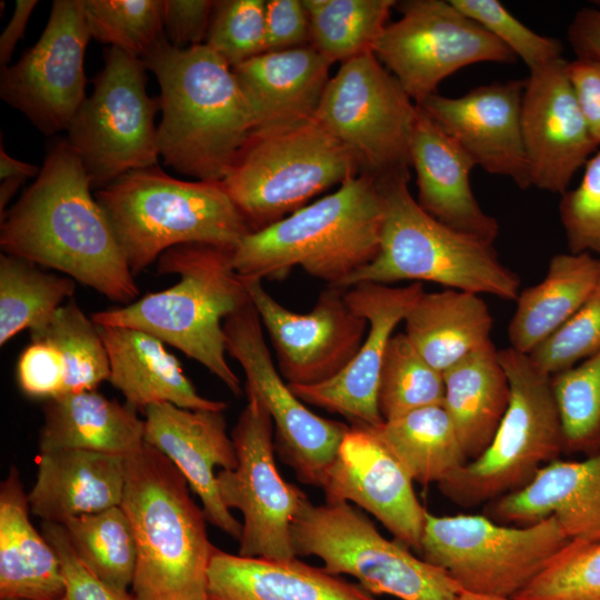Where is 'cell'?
<instances>
[{
    "mask_svg": "<svg viewBox=\"0 0 600 600\" xmlns=\"http://www.w3.org/2000/svg\"><path fill=\"white\" fill-rule=\"evenodd\" d=\"M600 281V258L589 253H558L546 277L520 290L508 327L510 347L531 353L591 297Z\"/></svg>",
    "mask_w": 600,
    "mask_h": 600,
    "instance_id": "obj_33",
    "label": "cell"
},
{
    "mask_svg": "<svg viewBox=\"0 0 600 600\" xmlns=\"http://www.w3.org/2000/svg\"><path fill=\"white\" fill-rule=\"evenodd\" d=\"M91 189L74 149L68 140H57L34 182L1 217L0 247L129 304L139 288Z\"/></svg>",
    "mask_w": 600,
    "mask_h": 600,
    "instance_id": "obj_1",
    "label": "cell"
},
{
    "mask_svg": "<svg viewBox=\"0 0 600 600\" xmlns=\"http://www.w3.org/2000/svg\"><path fill=\"white\" fill-rule=\"evenodd\" d=\"M91 38L140 59L166 37L163 0H83Z\"/></svg>",
    "mask_w": 600,
    "mask_h": 600,
    "instance_id": "obj_42",
    "label": "cell"
},
{
    "mask_svg": "<svg viewBox=\"0 0 600 600\" xmlns=\"http://www.w3.org/2000/svg\"><path fill=\"white\" fill-rule=\"evenodd\" d=\"M560 58L530 70L521 103V133L531 187L563 194L599 144L580 111Z\"/></svg>",
    "mask_w": 600,
    "mask_h": 600,
    "instance_id": "obj_20",
    "label": "cell"
},
{
    "mask_svg": "<svg viewBox=\"0 0 600 600\" xmlns=\"http://www.w3.org/2000/svg\"><path fill=\"white\" fill-rule=\"evenodd\" d=\"M204 44L231 68L266 52V1H216Z\"/></svg>",
    "mask_w": 600,
    "mask_h": 600,
    "instance_id": "obj_44",
    "label": "cell"
},
{
    "mask_svg": "<svg viewBox=\"0 0 600 600\" xmlns=\"http://www.w3.org/2000/svg\"><path fill=\"white\" fill-rule=\"evenodd\" d=\"M74 290L72 278L43 272L33 262L2 252L0 346L22 330L44 326Z\"/></svg>",
    "mask_w": 600,
    "mask_h": 600,
    "instance_id": "obj_36",
    "label": "cell"
},
{
    "mask_svg": "<svg viewBox=\"0 0 600 600\" xmlns=\"http://www.w3.org/2000/svg\"><path fill=\"white\" fill-rule=\"evenodd\" d=\"M410 159L417 174L419 206L443 224L493 243L500 227L494 217L483 211L472 192L470 173L476 163L419 107Z\"/></svg>",
    "mask_w": 600,
    "mask_h": 600,
    "instance_id": "obj_24",
    "label": "cell"
},
{
    "mask_svg": "<svg viewBox=\"0 0 600 600\" xmlns=\"http://www.w3.org/2000/svg\"><path fill=\"white\" fill-rule=\"evenodd\" d=\"M360 173L353 154L311 119L254 130L221 183L256 232Z\"/></svg>",
    "mask_w": 600,
    "mask_h": 600,
    "instance_id": "obj_8",
    "label": "cell"
},
{
    "mask_svg": "<svg viewBox=\"0 0 600 600\" xmlns=\"http://www.w3.org/2000/svg\"><path fill=\"white\" fill-rule=\"evenodd\" d=\"M423 283L404 287L362 282L346 289L350 308L368 321L359 351L332 379L312 386H290L304 403L344 417L350 426L374 428L383 422L377 403L379 378L388 343L404 320Z\"/></svg>",
    "mask_w": 600,
    "mask_h": 600,
    "instance_id": "obj_19",
    "label": "cell"
},
{
    "mask_svg": "<svg viewBox=\"0 0 600 600\" xmlns=\"http://www.w3.org/2000/svg\"><path fill=\"white\" fill-rule=\"evenodd\" d=\"M43 413L40 452L80 449L128 457L144 443V420L137 410L96 390L48 399Z\"/></svg>",
    "mask_w": 600,
    "mask_h": 600,
    "instance_id": "obj_31",
    "label": "cell"
},
{
    "mask_svg": "<svg viewBox=\"0 0 600 600\" xmlns=\"http://www.w3.org/2000/svg\"><path fill=\"white\" fill-rule=\"evenodd\" d=\"M564 452H600V352L551 377Z\"/></svg>",
    "mask_w": 600,
    "mask_h": 600,
    "instance_id": "obj_41",
    "label": "cell"
},
{
    "mask_svg": "<svg viewBox=\"0 0 600 600\" xmlns=\"http://www.w3.org/2000/svg\"><path fill=\"white\" fill-rule=\"evenodd\" d=\"M567 73L580 111L600 146V62L576 58L568 61Z\"/></svg>",
    "mask_w": 600,
    "mask_h": 600,
    "instance_id": "obj_52",
    "label": "cell"
},
{
    "mask_svg": "<svg viewBox=\"0 0 600 600\" xmlns=\"http://www.w3.org/2000/svg\"><path fill=\"white\" fill-rule=\"evenodd\" d=\"M516 600H600V540H569Z\"/></svg>",
    "mask_w": 600,
    "mask_h": 600,
    "instance_id": "obj_43",
    "label": "cell"
},
{
    "mask_svg": "<svg viewBox=\"0 0 600 600\" xmlns=\"http://www.w3.org/2000/svg\"><path fill=\"white\" fill-rule=\"evenodd\" d=\"M30 339L61 353L67 370L63 393L96 390L109 380V356L99 327L74 300L63 303L44 326L31 330Z\"/></svg>",
    "mask_w": 600,
    "mask_h": 600,
    "instance_id": "obj_39",
    "label": "cell"
},
{
    "mask_svg": "<svg viewBox=\"0 0 600 600\" xmlns=\"http://www.w3.org/2000/svg\"><path fill=\"white\" fill-rule=\"evenodd\" d=\"M443 373L431 367L404 332L391 337L379 378L377 403L383 421L443 403Z\"/></svg>",
    "mask_w": 600,
    "mask_h": 600,
    "instance_id": "obj_40",
    "label": "cell"
},
{
    "mask_svg": "<svg viewBox=\"0 0 600 600\" xmlns=\"http://www.w3.org/2000/svg\"><path fill=\"white\" fill-rule=\"evenodd\" d=\"M144 442L158 449L183 474L198 494L206 519L231 538L240 540V523L221 501L216 468L234 469L238 459L227 433L223 411L190 410L169 402L143 409Z\"/></svg>",
    "mask_w": 600,
    "mask_h": 600,
    "instance_id": "obj_23",
    "label": "cell"
},
{
    "mask_svg": "<svg viewBox=\"0 0 600 600\" xmlns=\"http://www.w3.org/2000/svg\"><path fill=\"white\" fill-rule=\"evenodd\" d=\"M26 181L22 178H8L1 180L0 183V217L6 212L4 208L11 200L13 194L18 191L20 186Z\"/></svg>",
    "mask_w": 600,
    "mask_h": 600,
    "instance_id": "obj_56",
    "label": "cell"
},
{
    "mask_svg": "<svg viewBox=\"0 0 600 600\" xmlns=\"http://www.w3.org/2000/svg\"><path fill=\"white\" fill-rule=\"evenodd\" d=\"M90 38L83 0H54L38 41L17 62L1 68V99L46 136L67 130L87 98Z\"/></svg>",
    "mask_w": 600,
    "mask_h": 600,
    "instance_id": "obj_17",
    "label": "cell"
},
{
    "mask_svg": "<svg viewBox=\"0 0 600 600\" xmlns=\"http://www.w3.org/2000/svg\"><path fill=\"white\" fill-rule=\"evenodd\" d=\"M233 250L208 243L172 247L158 258L157 271L179 276L174 286L91 319L100 327L152 334L201 363L239 397L240 379L226 359L223 321L250 297L233 268Z\"/></svg>",
    "mask_w": 600,
    "mask_h": 600,
    "instance_id": "obj_3",
    "label": "cell"
},
{
    "mask_svg": "<svg viewBox=\"0 0 600 600\" xmlns=\"http://www.w3.org/2000/svg\"><path fill=\"white\" fill-rule=\"evenodd\" d=\"M413 480L371 428L350 426L321 489L326 501L352 502L394 539L420 551L427 510Z\"/></svg>",
    "mask_w": 600,
    "mask_h": 600,
    "instance_id": "obj_21",
    "label": "cell"
},
{
    "mask_svg": "<svg viewBox=\"0 0 600 600\" xmlns=\"http://www.w3.org/2000/svg\"><path fill=\"white\" fill-rule=\"evenodd\" d=\"M189 488L178 468L146 442L126 457L120 506L137 546L131 587L138 600H208V569L217 548Z\"/></svg>",
    "mask_w": 600,
    "mask_h": 600,
    "instance_id": "obj_5",
    "label": "cell"
},
{
    "mask_svg": "<svg viewBox=\"0 0 600 600\" xmlns=\"http://www.w3.org/2000/svg\"><path fill=\"white\" fill-rule=\"evenodd\" d=\"M371 429L420 484L439 486L469 461L442 404L408 412Z\"/></svg>",
    "mask_w": 600,
    "mask_h": 600,
    "instance_id": "obj_35",
    "label": "cell"
},
{
    "mask_svg": "<svg viewBox=\"0 0 600 600\" xmlns=\"http://www.w3.org/2000/svg\"><path fill=\"white\" fill-rule=\"evenodd\" d=\"M11 600H20V599H11Z\"/></svg>",
    "mask_w": 600,
    "mask_h": 600,
    "instance_id": "obj_58",
    "label": "cell"
},
{
    "mask_svg": "<svg viewBox=\"0 0 600 600\" xmlns=\"http://www.w3.org/2000/svg\"><path fill=\"white\" fill-rule=\"evenodd\" d=\"M600 352V281L586 303L529 358L552 377Z\"/></svg>",
    "mask_w": 600,
    "mask_h": 600,
    "instance_id": "obj_46",
    "label": "cell"
},
{
    "mask_svg": "<svg viewBox=\"0 0 600 600\" xmlns=\"http://www.w3.org/2000/svg\"><path fill=\"white\" fill-rule=\"evenodd\" d=\"M403 321L413 347L441 373L492 343V314L480 294L473 292L449 288L424 291Z\"/></svg>",
    "mask_w": 600,
    "mask_h": 600,
    "instance_id": "obj_32",
    "label": "cell"
},
{
    "mask_svg": "<svg viewBox=\"0 0 600 600\" xmlns=\"http://www.w3.org/2000/svg\"><path fill=\"white\" fill-rule=\"evenodd\" d=\"M41 533L61 561L66 586L62 600H138L128 590L118 589L98 578L80 560L62 524L42 521Z\"/></svg>",
    "mask_w": 600,
    "mask_h": 600,
    "instance_id": "obj_48",
    "label": "cell"
},
{
    "mask_svg": "<svg viewBox=\"0 0 600 600\" xmlns=\"http://www.w3.org/2000/svg\"><path fill=\"white\" fill-rule=\"evenodd\" d=\"M30 511L42 521L63 524L71 518L120 506L126 457L90 450L40 452Z\"/></svg>",
    "mask_w": 600,
    "mask_h": 600,
    "instance_id": "obj_26",
    "label": "cell"
},
{
    "mask_svg": "<svg viewBox=\"0 0 600 600\" xmlns=\"http://www.w3.org/2000/svg\"><path fill=\"white\" fill-rule=\"evenodd\" d=\"M484 512L511 526L554 517L569 540H600V452L546 464L520 490L487 503Z\"/></svg>",
    "mask_w": 600,
    "mask_h": 600,
    "instance_id": "obj_25",
    "label": "cell"
},
{
    "mask_svg": "<svg viewBox=\"0 0 600 600\" xmlns=\"http://www.w3.org/2000/svg\"><path fill=\"white\" fill-rule=\"evenodd\" d=\"M309 18L310 46L341 63L372 52L388 26L393 0H302Z\"/></svg>",
    "mask_w": 600,
    "mask_h": 600,
    "instance_id": "obj_37",
    "label": "cell"
},
{
    "mask_svg": "<svg viewBox=\"0 0 600 600\" xmlns=\"http://www.w3.org/2000/svg\"><path fill=\"white\" fill-rule=\"evenodd\" d=\"M142 59L117 48L71 123L67 140L79 156L92 188L102 189L127 172L158 166L154 116L159 99L146 89Z\"/></svg>",
    "mask_w": 600,
    "mask_h": 600,
    "instance_id": "obj_12",
    "label": "cell"
},
{
    "mask_svg": "<svg viewBox=\"0 0 600 600\" xmlns=\"http://www.w3.org/2000/svg\"><path fill=\"white\" fill-rule=\"evenodd\" d=\"M296 557L316 556L329 573L356 578L371 594L400 600H456L460 586L443 569L383 537L349 502L313 504L308 498L291 524Z\"/></svg>",
    "mask_w": 600,
    "mask_h": 600,
    "instance_id": "obj_10",
    "label": "cell"
},
{
    "mask_svg": "<svg viewBox=\"0 0 600 600\" xmlns=\"http://www.w3.org/2000/svg\"><path fill=\"white\" fill-rule=\"evenodd\" d=\"M208 600H377L361 586L297 558L276 560L216 549L207 576Z\"/></svg>",
    "mask_w": 600,
    "mask_h": 600,
    "instance_id": "obj_27",
    "label": "cell"
},
{
    "mask_svg": "<svg viewBox=\"0 0 600 600\" xmlns=\"http://www.w3.org/2000/svg\"><path fill=\"white\" fill-rule=\"evenodd\" d=\"M142 60L160 86L164 164L198 181H222L257 127L232 68L204 43L179 49L167 38Z\"/></svg>",
    "mask_w": 600,
    "mask_h": 600,
    "instance_id": "obj_2",
    "label": "cell"
},
{
    "mask_svg": "<svg viewBox=\"0 0 600 600\" xmlns=\"http://www.w3.org/2000/svg\"><path fill=\"white\" fill-rule=\"evenodd\" d=\"M568 541L554 517L511 526L486 514L427 512L420 552L462 590L513 597Z\"/></svg>",
    "mask_w": 600,
    "mask_h": 600,
    "instance_id": "obj_11",
    "label": "cell"
},
{
    "mask_svg": "<svg viewBox=\"0 0 600 600\" xmlns=\"http://www.w3.org/2000/svg\"><path fill=\"white\" fill-rule=\"evenodd\" d=\"M67 370L61 353L44 342H31L20 354L17 379L23 393L51 399L64 392Z\"/></svg>",
    "mask_w": 600,
    "mask_h": 600,
    "instance_id": "obj_49",
    "label": "cell"
},
{
    "mask_svg": "<svg viewBox=\"0 0 600 600\" xmlns=\"http://www.w3.org/2000/svg\"><path fill=\"white\" fill-rule=\"evenodd\" d=\"M247 397V406L231 431L238 464L217 473L218 492L226 508L237 509L243 517L238 554L297 558L291 524L308 497L280 474L274 460L272 418L257 396Z\"/></svg>",
    "mask_w": 600,
    "mask_h": 600,
    "instance_id": "obj_14",
    "label": "cell"
},
{
    "mask_svg": "<svg viewBox=\"0 0 600 600\" xmlns=\"http://www.w3.org/2000/svg\"><path fill=\"white\" fill-rule=\"evenodd\" d=\"M410 173L377 179L383 221L376 258L342 288L362 282H433L449 289L517 300L520 278L489 243L454 230L427 213L412 197Z\"/></svg>",
    "mask_w": 600,
    "mask_h": 600,
    "instance_id": "obj_6",
    "label": "cell"
},
{
    "mask_svg": "<svg viewBox=\"0 0 600 600\" xmlns=\"http://www.w3.org/2000/svg\"><path fill=\"white\" fill-rule=\"evenodd\" d=\"M448 412L468 460L492 441L510 402V384L493 343L443 373Z\"/></svg>",
    "mask_w": 600,
    "mask_h": 600,
    "instance_id": "obj_34",
    "label": "cell"
},
{
    "mask_svg": "<svg viewBox=\"0 0 600 600\" xmlns=\"http://www.w3.org/2000/svg\"><path fill=\"white\" fill-rule=\"evenodd\" d=\"M223 333L226 352L244 371L246 392L272 418L281 461L300 482L321 488L350 426L316 414L292 392L271 359L251 300L223 321Z\"/></svg>",
    "mask_w": 600,
    "mask_h": 600,
    "instance_id": "obj_16",
    "label": "cell"
},
{
    "mask_svg": "<svg viewBox=\"0 0 600 600\" xmlns=\"http://www.w3.org/2000/svg\"><path fill=\"white\" fill-rule=\"evenodd\" d=\"M96 199L133 276L172 247L236 249L251 233L221 181H184L158 166L124 173Z\"/></svg>",
    "mask_w": 600,
    "mask_h": 600,
    "instance_id": "obj_7",
    "label": "cell"
},
{
    "mask_svg": "<svg viewBox=\"0 0 600 600\" xmlns=\"http://www.w3.org/2000/svg\"><path fill=\"white\" fill-rule=\"evenodd\" d=\"M401 17L388 24L372 52L419 104L456 71L479 62L512 63L516 56L459 11L451 1L397 3Z\"/></svg>",
    "mask_w": 600,
    "mask_h": 600,
    "instance_id": "obj_15",
    "label": "cell"
},
{
    "mask_svg": "<svg viewBox=\"0 0 600 600\" xmlns=\"http://www.w3.org/2000/svg\"><path fill=\"white\" fill-rule=\"evenodd\" d=\"M37 0H17L12 16L0 36V64L6 67L11 60L18 41L23 37Z\"/></svg>",
    "mask_w": 600,
    "mask_h": 600,
    "instance_id": "obj_54",
    "label": "cell"
},
{
    "mask_svg": "<svg viewBox=\"0 0 600 600\" xmlns=\"http://www.w3.org/2000/svg\"><path fill=\"white\" fill-rule=\"evenodd\" d=\"M310 46V24L302 1H266V52Z\"/></svg>",
    "mask_w": 600,
    "mask_h": 600,
    "instance_id": "obj_51",
    "label": "cell"
},
{
    "mask_svg": "<svg viewBox=\"0 0 600 600\" xmlns=\"http://www.w3.org/2000/svg\"><path fill=\"white\" fill-rule=\"evenodd\" d=\"M62 526L80 560L98 578L118 589L132 586L137 546L121 506L71 518Z\"/></svg>",
    "mask_w": 600,
    "mask_h": 600,
    "instance_id": "obj_38",
    "label": "cell"
},
{
    "mask_svg": "<svg viewBox=\"0 0 600 600\" xmlns=\"http://www.w3.org/2000/svg\"><path fill=\"white\" fill-rule=\"evenodd\" d=\"M597 8L577 11L569 23L567 37L576 58L600 62V1Z\"/></svg>",
    "mask_w": 600,
    "mask_h": 600,
    "instance_id": "obj_53",
    "label": "cell"
},
{
    "mask_svg": "<svg viewBox=\"0 0 600 600\" xmlns=\"http://www.w3.org/2000/svg\"><path fill=\"white\" fill-rule=\"evenodd\" d=\"M214 2L211 0H163V27L169 43L179 49L203 44Z\"/></svg>",
    "mask_w": 600,
    "mask_h": 600,
    "instance_id": "obj_50",
    "label": "cell"
},
{
    "mask_svg": "<svg viewBox=\"0 0 600 600\" xmlns=\"http://www.w3.org/2000/svg\"><path fill=\"white\" fill-rule=\"evenodd\" d=\"M242 280L288 384L312 386L332 379L363 343L368 321L350 308L346 289L328 286L311 311L297 313L279 303L262 280Z\"/></svg>",
    "mask_w": 600,
    "mask_h": 600,
    "instance_id": "obj_18",
    "label": "cell"
},
{
    "mask_svg": "<svg viewBox=\"0 0 600 600\" xmlns=\"http://www.w3.org/2000/svg\"><path fill=\"white\" fill-rule=\"evenodd\" d=\"M332 62L312 46L263 52L232 68L258 129L311 120L330 79Z\"/></svg>",
    "mask_w": 600,
    "mask_h": 600,
    "instance_id": "obj_28",
    "label": "cell"
},
{
    "mask_svg": "<svg viewBox=\"0 0 600 600\" xmlns=\"http://www.w3.org/2000/svg\"><path fill=\"white\" fill-rule=\"evenodd\" d=\"M40 168L36 164L20 161L12 158L1 144L0 147V180L8 178H22L28 179L30 177H37Z\"/></svg>",
    "mask_w": 600,
    "mask_h": 600,
    "instance_id": "obj_55",
    "label": "cell"
},
{
    "mask_svg": "<svg viewBox=\"0 0 600 600\" xmlns=\"http://www.w3.org/2000/svg\"><path fill=\"white\" fill-rule=\"evenodd\" d=\"M456 600H516L512 597L491 596L461 590Z\"/></svg>",
    "mask_w": 600,
    "mask_h": 600,
    "instance_id": "obj_57",
    "label": "cell"
},
{
    "mask_svg": "<svg viewBox=\"0 0 600 600\" xmlns=\"http://www.w3.org/2000/svg\"><path fill=\"white\" fill-rule=\"evenodd\" d=\"M98 327L109 356V381L130 407L143 410L152 403L169 402L190 410L227 409V403L197 392L160 339L130 328Z\"/></svg>",
    "mask_w": 600,
    "mask_h": 600,
    "instance_id": "obj_29",
    "label": "cell"
},
{
    "mask_svg": "<svg viewBox=\"0 0 600 600\" xmlns=\"http://www.w3.org/2000/svg\"><path fill=\"white\" fill-rule=\"evenodd\" d=\"M30 512L28 494L12 466L0 484V599L62 600L61 561L31 523Z\"/></svg>",
    "mask_w": 600,
    "mask_h": 600,
    "instance_id": "obj_30",
    "label": "cell"
},
{
    "mask_svg": "<svg viewBox=\"0 0 600 600\" xmlns=\"http://www.w3.org/2000/svg\"><path fill=\"white\" fill-rule=\"evenodd\" d=\"M418 112L396 77L367 52L341 63L329 79L313 119L376 179L409 173Z\"/></svg>",
    "mask_w": 600,
    "mask_h": 600,
    "instance_id": "obj_13",
    "label": "cell"
},
{
    "mask_svg": "<svg viewBox=\"0 0 600 600\" xmlns=\"http://www.w3.org/2000/svg\"><path fill=\"white\" fill-rule=\"evenodd\" d=\"M526 80L478 86L458 98L433 93L417 104L491 174L531 187L521 133Z\"/></svg>",
    "mask_w": 600,
    "mask_h": 600,
    "instance_id": "obj_22",
    "label": "cell"
},
{
    "mask_svg": "<svg viewBox=\"0 0 600 600\" xmlns=\"http://www.w3.org/2000/svg\"><path fill=\"white\" fill-rule=\"evenodd\" d=\"M559 214L569 252L600 258V151L584 164L579 184L561 194Z\"/></svg>",
    "mask_w": 600,
    "mask_h": 600,
    "instance_id": "obj_47",
    "label": "cell"
},
{
    "mask_svg": "<svg viewBox=\"0 0 600 600\" xmlns=\"http://www.w3.org/2000/svg\"><path fill=\"white\" fill-rule=\"evenodd\" d=\"M498 357L510 384L508 409L482 454L438 486L444 497L464 508L520 490L564 452L551 377L511 347L498 350Z\"/></svg>",
    "mask_w": 600,
    "mask_h": 600,
    "instance_id": "obj_9",
    "label": "cell"
},
{
    "mask_svg": "<svg viewBox=\"0 0 600 600\" xmlns=\"http://www.w3.org/2000/svg\"><path fill=\"white\" fill-rule=\"evenodd\" d=\"M383 221L377 179L360 173L323 198L247 234L233 250L242 279L282 280L296 267L342 288L379 252Z\"/></svg>",
    "mask_w": 600,
    "mask_h": 600,
    "instance_id": "obj_4",
    "label": "cell"
},
{
    "mask_svg": "<svg viewBox=\"0 0 600 600\" xmlns=\"http://www.w3.org/2000/svg\"><path fill=\"white\" fill-rule=\"evenodd\" d=\"M464 16L484 28L520 58L530 70L562 57L561 41L537 33L512 16L498 0H450Z\"/></svg>",
    "mask_w": 600,
    "mask_h": 600,
    "instance_id": "obj_45",
    "label": "cell"
}]
</instances>
